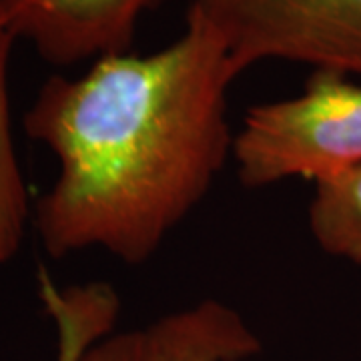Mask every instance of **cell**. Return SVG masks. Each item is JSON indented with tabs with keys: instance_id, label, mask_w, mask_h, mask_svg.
Returning a JSON list of instances; mask_svg holds the SVG:
<instances>
[{
	"instance_id": "6",
	"label": "cell",
	"mask_w": 361,
	"mask_h": 361,
	"mask_svg": "<svg viewBox=\"0 0 361 361\" xmlns=\"http://www.w3.org/2000/svg\"><path fill=\"white\" fill-rule=\"evenodd\" d=\"M307 215L325 253L361 265V165L317 180Z\"/></svg>"
},
{
	"instance_id": "7",
	"label": "cell",
	"mask_w": 361,
	"mask_h": 361,
	"mask_svg": "<svg viewBox=\"0 0 361 361\" xmlns=\"http://www.w3.org/2000/svg\"><path fill=\"white\" fill-rule=\"evenodd\" d=\"M14 40L0 14V263L11 261L20 249L32 213L14 147L8 101V56Z\"/></svg>"
},
{
	"instance_id": "4",
	"label": "cell",
	"mask_w": 361,
	"mask_h": 361,
	"mask_svg": "<svg viewBox=\"0 0 361 361\" xmlns=\"http://www.w3.org/2000/svg\"><path fill=\"white\" fill-rule=\"evenodd\" d=\"M241 68L291 61L361 77V0H191Z\"/></svg>"
},
{
	"instance_id": "5",
	"label": "cell",
	"mask_w": 361,
	"mask_h": 361,
	"mask_svg": "<svg viewBox=\"0 0 361 361\" xmlns=\"http://www.w3.org/2000/svg\"><path fill=\"white\" fill-rule=\"evenodd\" d=\"M159 0H0V14L16 40L42 61L73 66L129 52L137 25Z\"/></svg>"
},
{
	"instance_id": "2",
	"label": "cell",
	"mask_w": 361,
	"mask_h": 361,
	"mask_svg": "<svg viewBox=\"0 0 361 361\" xmlns=\"http://www.w3.org/2000/svg\"><path fill=\"white\" fill-rule=\"evenodd\" d=\"M42 299L59 329V361H243L261 349L241 313L217 299L118 334V299L109 285L56 289L42 279Z\"/></svg>"
},
{
	"instance_id": "1",
	"label": "cell",
	"mask_w": 361,
	"mask_h": 361,
	"mask_svg": "<svg viewBox=\"0 0 361 361\" xmlns=\"http://www.w3.org/2000/svg\"><path fill=\"white\" fill-rule=\"evenodd\" d=\"M239 75L215 30L187 11L185 32L161 51L47 78L25 115L26 135L59 161L30 213L47 253L153 257L233 157L227 103Z\"/></svg>"
},
{
	"instance_id": "3",
	"label": "cell",
	"mask_w": 361,
	"mask_h": 361,
	"mask_svg": "<svg viewBox=\"0 0 361 361\" xmlns=\"http://www.w3.org/2000/svg\"><path fill=\"white\" fill-rule=\"evenodd\" d=\"M237 177L249 189L287 179H327L361 165V85L313 71L303 90L255 104L233 139Z\"/></svg>"
}]
</instances>
